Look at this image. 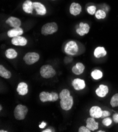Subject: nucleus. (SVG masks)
Returning <instances> with one entry per match:
<instances>
[{"label":"nucleus","instance_id":"f257e3e1","mask_svg":"<svg viewBox=\"0 0 118 132\" xmlns=\"http://www.w3.org/2000/svg\"><path fill=\"white\" fill-rule=\"evenodd\" d=\"M58 25L56 23H48L43 26L41 30V33L43 35L47 36L56 33L58 31Z\"/></svg>","mask_w":118,"mask_h":132},{"label":"nucleus","instance_id":"f03ea898","mask_svg":"<svg viewBox=\"0 0 118 132\" xmlns=\"http://www.w3.org/2000/svg\"><path fill=\"white\" fill-rule=\"evenodd\" d=\"M28 112L27 106L22 104H19L14 110V116L16 119L18 121L24 120Z\"/></svg>","mask_w":118,"mask_h":132},{"label":"nucleus","instance_id":"7ed1b4c3","mask_svg":"<svg viewBox=\"0 0 118 132\" xmlns=\"http://www.w3.org/2000/svg\"><path fill=\"white\" fill-rule=\"evenodd\" d=\"M56 71L50 65H44L41 67L40 74L44 78H50L56 75Z\"/></svg>","mask_w":118,"mask_h":132},{"label":"nucleus","instance_id":"20e7f679","mask_svg":"<svg viewBox=\"0 0 118 132\" xmlns=\"http://www.w3.org/2000/svg\"><path fill=\"white\" fill-rule=\"evenodd\" d=\"M58 98H59V96H58V94L53 92L49 93L48 92L44 91L41 92L39 95V98L43 103L47 102H55Z\"/></svg>","mask_w":118,"mask_h":132},{"label":"nucleus","instance_id":"39448f33","mask_svg":"<svg viewBox=\"0 0 118 132\" xmlns=\"http://www.w3.org/2000/svg\"><path fill=\"white\" fill-rule=\"evenodd\" d=\"M60 105L61 108L65 111H69L72 107L74 104L73 97L71 95H66L60 98Z\"/></svg>","mask_w":118,"mask_h":132},{"label":"nucleus","instance_id":"423d86ee","mask_svg":"<svg viewBox=\"0 0 118 132\" xmlns=\"http://www.w3.org/2000/svg\"><path fill=\"white\" fill-rule=\"evenodd\" d=\"M79 50L77 43L74 41L67 42L64 47V51L66 53L69 55L74 56L77 54Z\"/></svg>","mask_w":118,"mask_h":132},{"label":"nucleus","instance_id":"0eeeda50","mask_svg":"<svg viewBox=\"0 0 118 132\" xmlns=\"http://www.w3.org/2000/svg\"><path fill=\"white\" fill-rule=\"evenodd\" d=\"M40 56L36 52H28L23 57V60L27 65H32L37 62Z\"/></svg>","mask_w":118,"mask_h":132},{"label":"nucleus","instance_id":"6e6552de","mask_svg":"<svg viewBox=\"0 0 118 132\" xmlns=\"http://www.w3.org/2000/svg\"><path fill=\"white\" fill-rule=\"evenodd\" d=\"M33 8L37 12V14L39 15H45L47 13V9L46 7L40 2H33Z\"/></svg>","mask_w":118,"mask_h":132},{"label":"nucleus","instance_id":"1a4fd4ad","mask_svg":"<svg viewBox=\"0 0 118 132\" xmlns=\"http://www.w3.org/2000/svg\"><path fill=\"white\" fill-rule=\"evenodd\" d=\"M27 39L24 37L21 36H17L12 38L11 43L13 45L16 46H24L27 44Z\"/></svg>","mask_w":118,"mask_h":132},{"label":"nucleus","instance_id":"9d476101","mask_svg":"<svg viewBox=\"0 0 118 132\" xmlns=\"http://www.w3.org/2000/svg\"><path fill=\"white\" fill-rule=\"evenodd\" d=\"M90 27L87 23H84L81 22L79 24V28L77 29L76 33L80 36H83L85 34L88 33Z\"/></svg>","mask_w":118,"mask_h":132},{"label":"nucleus","instance_id":"9b49d317","mask_svg":"<svg viewBox=\"0 0 118 132\" xmlns=\"http://www.w3.org/2000/svg\"><path fill=\"white\" fill-rule=\"evenodd\" d=\"M109 93V87L108 86L103 84L100 85L99 87L96 89L95 93L100 97L103 98L106 97Z\"/></svg>","mask_w":118,"mask_h":132},{"label":"nucleus","instance_id":"f8f14e48","mask_svg":"<svg viewBox=\"0 0 118 132\" xmlns=\"http://www.w3.org/2000/svg\"><path fill=\"white\" fill-rule=\"evenodd\" d=\"M72 85L76 90H81L85 87V83L84 80L80 78H75L72 81Z\"/></svg>","mask_w":118,"mask_h":132},{"label":"nucleus","instance_id":"ddd939ff","mask_svg":"<svg viewBox=\"0 0 118 132\" xmlns=\"http://www.w3.org/2000/svg\"><path fill=\"white\" fill-rule=\"evenodd\" d=\"M82 12L81 5L77 3H72L70 7V12L71 14L74 16L79 15Z\"/></svg>","mask_w":118,"mask_h":132},{"label":"nucleus","instance_id":"4468645a","mask_svg":"<svg viewBox=\"0 0 118 132\" xmlns=\"http://www.w3.org/2000/svg\"><path fill=\"white\" fill-rule=\"evenodd\" d=\"M5 23L9 25L11 27L13 28L20 27L21 25V22L20 20L16 17L10 16L6 20Z\"/></svg>","mask_w":118,"mask_h":132},{"label":"nucleus","instance_id":"2eb2a0df","mask_svg":"<svg viewBox=\"0 0 118 132\" xmlns=\"http://www.w3.org/2000/svg\"><path fill=\"white\" fill-rule=\"evenodd\" d=\"M86 123V126L91 131H94L99 128V123L95 121V118L93 117L87 118Z\"/></svg>","mask_w":118,"mask_h":132},{"label":"nucleus","instance_id":"dca6fc26","mask_svg":"<svg viewBox=\"0 0 118 132\" xmlns=\"http://www.w3.org/2000/svg\"><path fill=\"white\" fill-rule=\"evenodd\" d=\"M89 115L91 117L94 118H101L102 115V110L99 106H93L89 110Z\"/></svg>","mask_w":118,"mask_h":132},{"label":"nucleus","instance_id":"f3484780","mask_svg":"<svg viewBox=\"0 0 118 132\" xmlns=\"http://www.w3.org/2000/svg\"><path fill=\"white\" fill-rule=\"evenodd\" d=\"M17 91L19 95L24 96L28 93V86L24 82L20 83L17 87Z\"/></svg>","mask_w":118,"mask_h":132},{"label":"nucleus","instance_id":"a211bd4d","mask_svg":"<svg viewBox=\"0 0 118 132\" xmlns=\"http://www.w3.org/2000/svg\"><path fill=\"white\" fill-rule=\"evenodd\" d=\"M22 9L24 12L28 14L33 13V2L31 0H26L22 4Z\"/></svg>","mask_w":118,"mask_h":132},{"label":"nucleus","instance_id":"6ab92c4d","mask_svg":"<svg viewBox=\"0 0 118 132\" xmlns=\"http://www.w3.org/2000/svg\"><path fill=\"white\" fill-rule=\"evenodd\" d=\"M85 70V66L82 63H77L72 69V72L75 75L82 74Z\"/></svg>","mask_w":118,"mask_h":132},{"label":"nucleus","instance_id":"aec40b11","mask_svg":"<svg viewBox=\"0 0 118 132\" xmlns=\"http://www.w3.org/2000/svg\"><path fill=\"white\" fill-rule=\"evenodd\" d=\"M23 33V29L20 28H13L11 30H10L8 33V36L9 37L13 38L14 37L17 36H21Z\"/></svg>","mask_w":118,"mask_h":132},{"label":"nucleus","instance_id":"412c9836","mask_svg":"<svg viewBox=\"0 0 118 132\" xmlns=\"http://www.w3.org/2000/svg\"><path fill=\"white\" fill-rule=\"evenodd\" d=\"M107 52L104 47H97L94 51V55L97 59L103 57L107 55Z\"/></svg>","mask_w":118,"mask_h":132},{"label":"nucleus","instance_id":"4be33fe9","mask_svg":"<svg viewBox=\"0 0 118 132\" xmlns=\"http://www.w3.org/2000/svg\"><path fill=\"white\" fill-rule=\"evenodd\" d=\"M5 55L9 59H14L17 57L18 53L13 48H9L5 51Z\"/></svg>","mask_w":118,"mask_h":132},{"label":"nucleus","instance_id":"5701e85b","mask_svg":"<svg viewBox=\"0 0 118 132\" xmlns=\"http://www.w3.org/2000/svg\"><path fill=\"white\" fill-rule=\"evenodd\" d=\"M11 75V73L9 71L6 70L2 65H0V76L4 78L9 79Z\"/></svg>","mask_w":118,"mask_h":132},{"label":"nucleus","instance_id":"b1692460","mask_svg":"<svg viewBox=\"0 0 118 132\" xmlns=\"http://www.w3.org/2000/svg\"><path fill=\"white\" fill-rule=\"evenodd\" d=\"M91 76L94 80H98L103 77L102 72L99 70H95L91 73Z\"/></svg>","mask_w":118,"mask_h":132},{"label":"nucleus","instance_id":"393cba45","mask_svg":"<svg viewBox=\"0 0 118 132\" xmlns=\"http://www.w3.org/2000/svg\"><path fill=\"white\" fill-rule=\"evenodd\" d=\"M95 18L98 20L104 19L106 17V13L103 10H98L95 13Z\"/></svg>","mask_w":118,"mask_h":132},{"label":"nucleus","instance_id":"a878e982","mask_svg":"<svg viewBox=\"0 0 118 132\" xmlns=\"http://www.w3.org/2000/svg\"><path fill=\"white\" fill-rule=\"evenodd\" d=\"M110 104L113 108L118 106V93L114 94L112 97L110 101Z\"/></svg>","mask_w":118,"mask_h":132},{"label":"nucleus","instance_id":"bb28decb","mask_svg":"<svg viewBox=\"0 0 118 132\" xmlns=\"http://www.w3.org/2000/svg\"><path fill=\"white\" fill-rule=\"evenodd\" d=\"M96 7L94 5H90L87 7V12L90 15H94L95 14Z\"/></svg>","mask_w":118,"mask_h":132},{"label":"nucleus","instance_id":"cd10ccee","mask_svg":"<svg viewBox=\"0 0 118 132\" xmlns=\"http://www.w3.org/2000/svg\"><path fill=\"white\" fill-rule=\"evenodd\" d=\"M112 123V120L110 117L104 118L102 121V124L106 126H109Z\"/></svg>","mask_w":118,"mask_h":132},{"label":"nucleus","instance_id":"c85d7f7f","mask_svg":"<svg viewBox=\"0 0 118 132\" xmlns=\"http://www.w3.org/2000/svg\"><path fill=\"white\" fill-rule=\"evenodd\" d=\"M91 130H89L86 126H81L78 129V132H91Z\"/></svg>","mask_w":118,"mask_h":132},{"label":"nucleus","instance_id":"c756f323","mask_svg":"<svg viewBox=\"0 0 118 132\" xmlns=\"http://www.w3.org/2000/svg\"><path fill=\"white\" fill-rule=\"evenodd\" d=\"M110 115H111V114L109 111H102V116H101V118H104L109 116Z\"/></svg>","mask_w":118,"mask_h":132},{"label":"nucleus","instance_id":"7c9ffc66","mask_svg":"<svg viewBox=\"0 0 118 132\" xmlns=\"http://www.w3.org/2000/svg\"><path fill=\"white\" fill-rule=\"evenodd\" d=\"M113 120L115 123H118V113H115L113 115Z\"/></svg>","mask_w":118,"mask_h":132},{"label":"nucleus","instance_id":"2f4dec72","mask_svg":"<svg viewBox=\"0 0 118 132\" xmlns=\"http://www.w3.org/2000/svg\"><path fill=\"white\" fill-rule=\"evenodd\" d=\"M46 125H47V123L43 122V123H41V124L39 125V128H45V127H46Z\"/></svg>","mask_w":118,"mask_h":132},{"label":"nucleus","instance_id":"473e14b6","mask_svg":"<svg viewBox=\"0 0 118 132\" xmlns=\"http://www.w3.org/2000/svg\"><path fill=\"white\" fill-rule=\"evenodd\" d=\"M51 131H52L50 129H46L42 131V132H51Z\"/></svg>","mask_w":118,"mask_h":132},{"label":"nucleus","instance_id":"72a5a7b5","mask_svg":"<svg viewBox=\"0 0 118 132\" xmlns=\"http://www.w3.org/2000/svg\"><path fill=\"white\" fill-rule=\"evenodd\" d=\"M0 131H1V132H8V131H6V130H0Z\"/></svg>","mask_w":118,"mask_h":132},{"label":"nucleus","instance_id":"f704fd0d","mask_svg":"<svg viewBox=\"0 0 118 132\" xmlns=\"http://www.w3.org/2000/svg\"><path fill=\"white\" fill-rule=\"evenodd\" d=\"M2 105H0V111H2Z\"/></svg>","mask_w":118,"mask_h":132},{"label":"nucleus","instance_id":"c9c22d12","mask_svg":"<svg viewBox=\"0 0 118 132\" xmlns=\"http://www.w3.org/2000/svg\"><path fill=\"white\" fill-rule=\"evenodd\" d=\"M98 132H105V131H104V130H99V131H98Z\"/></svg>","mask_w":118,"mask_h":132},{"label":"nucleus","instance_id":"e433bc0d","mask_svg":"<svg viewBox=\"0 0 118 132\" xmlns=\"http://www.w3.org/2000/svg\"><path fill=\"white\" fill-rule=\"evenodd\" d=\"M52 1H55V0H52Z\"/></svg>","mask_w":118,"mask_h":132}]
</instances>
